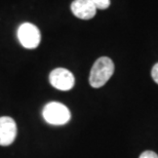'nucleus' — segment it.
I'll return each mask as SVG.
<instances>
[{"label":"nucleus","instance_id":"423d86ee","mask_svg":"<svg viewBox=\"0 0 158 158\" xmlns=\"http://www.w3.org/2000/svg\"><path fill=\"white\" fill-rule=\"evenodd\" d=\"M73 15L81 20H90L97 14V8L89 0H74L71 3Z\"/></svg>","mask_w":158,"mask_h":158},{"label":"nucleus","instance_id":"39448f33","mask_svg":"<svg viewBox=\"0 0 158 158\" xmlns=\"http://www.w3.org/2000/svg\"><path fill=\"white\" fill-rule=\"evenodd\" d=\"M17 123L11 117H0V146H9L17 138Z\"/></svg>","mask_w":158,"mask_h":158},{"label":"nucleus","instance_id":"0eeeda50","mask_svg":"<svg viewBox=\"0 0 158 158\" xmlns=\"http://www.w3.org/2000/svg\"><path fill=\"white\" fill-rule=\"evenodd\" d=\"M97 9H106L110 6V0H89Z\"/></svg>","mask_w":158,"mask_h":158},{"label":"nucleus","instance_id":"f257e3e1","mask_svg":"<svg viewBox=\"0 0 158 158\" xmlns=\"http://www.w3.org/2000/svg\"><path fill=\"white\" fill-rule=\"evenodd\" d=\"M114 63L110 58H99L90 70L89 84L94 88L104 86L114 73Z\"/></svg>","mask_w":158,"mask_h":158},{"label":"nucleus","instance_id":"7ed1b4c3","mask_svg":"<svg viewBox=\"0 0 158 158\" xmlns=\"http://www.w3.org/2000/svg\"><path fill=\"white\" fill-rule=\"evenodd\" d=\"M18 39L25 48L34 49L40 44L41 34L35 25L24 23L18 29Z\"/></svg>","mask_w":158,"mask_h":158},{"label":"nucleus","instance_id":"1a4fd4ad","mask_svg":"<svg viewBox=\"0 0 158 158\" xmlns=\"http://www.w3.org/2000/svg\"><path fill=\"white\" fill-rule=\"evenodd\" d=\"M151 75H152L153 80L158 84V63L153 66L152 71H151Z\"/></svg>","mask_w":158,"mask_h":158},{"label":"nucleus","instance_id":"20e7f679","mask_svg":"<svg viewBox=\"0 0 158 158\" xmlns=\"http://www.w3.org/2000/svg\"><path fill=\"white\" fill-rule=\"evenodd\" d=\"M49 82L53 87L62 91H67L73 88L75 77L72 72L65 68H56L49 74Z\"/></svg>","mask_w":158,"mask_h":158},{"label":"nucleus","instance_id":"f03ea898","mask_svg":"<svg viewBox=\"0 0 158 158\" xmlns=\"http://www.w3.org/2000/svg\"><path fill=\"white\" fill-rule=\"evenodd\" d=\"M43 119L52 125H64L71 119V113L64 104L50 102L42 110Z\"/></svg>","mask_w":158,"mask_h":158},{"label":"nucleus","instance_id":"6e6552de","mask_svg":"<svg viewBox=\"0 0 158 158\" xmlns=\"http://www.w3.org/2000/svg\"><path fill=\"white\" fill-rule=\"evenodd\" d=\"M140 158H158V155L155 152H153V151L148 150V151H145L144 153H142Z\"/></svg>","mask_w":158,"mask_h":158}]
</instances>
